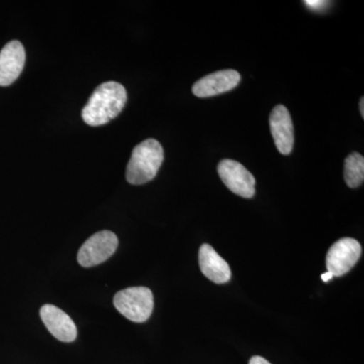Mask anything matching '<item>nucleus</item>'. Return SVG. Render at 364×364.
<instances>
[{
  "label": "nucleus",
  "instance_id": "1",
  "mask_svg": "<svg viewBox=\"0 0 364 364\" xmlns=\"http://www.w3.org/2000/svg\"><path fill=\"white\" fill-rule=\"evenodd\" d=\"M127 90L114 81L97 86L82 109V119L91 127L109 123L123 111L127 102Z\"/></svg>",
  "mask_w": 364,
  "mask_h": 364
},
{
  "label": "nucleus",
  "instance_id": "2",
  "mask_svg": "<svg viewBox=\"0 0 364 364\" xmlns=\"http://www.w3.org/2000/svg\"><path fill=\"white\" fill-rule=\"evenodd\" d=\"M164 160L161 144L148 139L136 145L127 167L126 177L134 186L147 183L155 178Z\"/></svg>",
  "mask_w": 364,
  "mask_h": 364
},
{
  "label": "nucleus",
  "instance_id": "3",
  "mask_svg": "<svg viewBox=\"0 0 364 364\" xmlns=\"http://www.w3.org/2000/svg\"><path fill=\"white\" fill-rule=\"evenodd\" d=\"M114 305L122 315L132 322L144 323L153 312L154 298L148 287H128L114 296Z\"/></svg>",
  "mask_w": 364,
  "mask_h": 364
},
{
  "label": "nucleus",
  "instance_id": "4",
  "mask_svg": "<svg viewBox=\"0 0 364 364\" xmlns=\"http://www.w3.org/2000/svg\"><path fill=\"white\" fill-rule=\"evenodd\" d=\"M119 240L111 231H100L90 237L79 249L77 260L83 267H92L109 259L116 252Z\"/></svg>",
  "mask_w": 364,
  "mask_h": 364
},
{
  "label": "nucleus",
  "instance_id": "5",
  "mask_svg": "<svg viewBox=\"0 0 364 364\" xmlns=\"http://www.w3.org/2000/svg\"><path fill=\"white\" fill-rule=\"evenodd\" d=\"M360 244L355 239L342 238L335 242L326 257V267L333 277H342L350 272L360 258Z\"/></svg>",
  "mask_w": 364,
  "mask_h": 364
},
{
  "label": "nucleus",
  "instance_id": "6",
  "mask_svg": "<svg viewBox=\"0 0 364 364\" xmlns=\"http://www.w3.org/2000/svg\"><path fill=\"white\" fill-rule=\"evenodd\" d=\"M218 173L230 191L244 198L255 195V178L241 163L224 159L218 165Z\"/></svg>",
  "mask_w": 364,
  "mask_h": 364
},
{
  "label": "nucleus",
  "instance_id": "7",
  "mask_svg": "<svg viewBox=\"0 0 364 364\" xmlns=\"http://www.w3.org/2000/svg\"><path fill=\"white\" fill-rule=\"evenodd\" d=\"M269 124L277 150L282 155L291 154L294 144V124L291 114L284 105H277L272 109Z\"/></svg>",
  "mask_w": 364,
  "mask_h": 364
},
{
  "label": "nucleus",
  "instance_id": "8",
  "mask_svg": "<svg viewBox=\"0 0 364 364\" xmlns=\"http://www.w3.org/2000/svg\"><path fill=\"white\" fill-rule=\"evenodd\" d=\"M241 75L239 72L222 70L205 76L193 86V92L198 97H210L234 90L239 85Z\"/></svg>",
  "mask_w": 364,
  "mask_h": 364
},
{
  "label": "nucleus",
  "instance_id": "9",
  "mask_svg": "<svg viewBox=\"0 0 364 364\" xmlns=\"http://www.w3.org/2000/svg\"><path fill=\"white\" fill-rule=\"evenodd\" d=\"M26 63V52L18 41H11L0 51V86L13 85Z\"/></svg>",
  "mask_w": 364,
  "mask_h": 364
},
{
  "label": "nucleus",
  "instance_id": "10",
  "mask_svg": "<svg viewBox=\"0 0 364 364\" xmlns=\"http://www.w3.org/2000/svg\"><path fill=\"white\" fill-rule=\"evenodd\" d=\"M40 316L48 331L60 341L72 342L77 337L73 320L58 306L44 305L41 308Z\"/></svg>",
  "mask_w": 364,
  "mask_h": 364
},
{
  "label": "nucleus",
  "instance_id": "11",
  "mask_svg": "<svg viewBox=\"0 0 364 364\" xmlns=\"http://www.w3.org/2000/svg\"><path fill=\"white\" fill-rule=\"evenodd\" d=\"M198 262L203 275L215 284H226L231 279V269L227 261L208 244H203L200 248Z\"/></svg>",
  "mask_w": 364,
  "mask_h": 364
},
{
  "label": "nucleus",
  "instance_id": "12",
  "mask_svg": "<svg viewBox=\"0 0 364 364\" xmlns=\"http://www.w3.org/2000/svg\"><path fill=\"white\" fill-rule=\"evenodd\" d=\"M344 178L347 186L356 188L363 183L364 158L358 152L351 153L344 163Z\"/></svg>",
  "mask_w": 364,
  "mask_h": 364
},
{
  "label": "nucleus",
  "instance_id": "13",
  "mask_svg": "<svg viewBox=\"0 0 364 364\" xmlns=\"http://www.w3.org/2000/svg\"><path fill=\"white\" fill-rule=\"evenodd\" d=\"M305 4L309 7H311V9H317L318 11V9H322V7H324L327 2L318 1V0H306V1H305Z\"/></svg>",
  "mask_w": 364,
  "mask_h": 364
},
{
  "label": "nucleus",
  "instance_id": "14",
  "mask_svg": "<svg viewBox=\"0 0 364 364\" xmlns=\"http://www.w3.org/2000/svg\"><path fill=\"white\" fill-rule=\"evenodd\" d=\"M249 364H272L267 359L261 358V356H253L249 361Z\"/></svg>",
  "mask_w": 364,
  "mask_h": 364
},
{
  "label": "nucleus",
  "instance_id": "15",
  "mask_svg": "<svg viewBox=\"0 0 364 364\" xmlns=\"http://www.w3.org/2000/svg\"><path fill=\"white\" fill-rule=\"evenodd\" d=\"M333 275L330 272H325L324 274L322 275L323 282H327L329 280H331Z\"/></svg>",
  "mask_w": 364,
  "mask_h": 364
},
{
  "label": "nucleus",
  "instance_id": "16",
  "mask_svg": "<svg viewBox=\"0 0 364 364\" xmlns=\"http://www.w3.org/2000/svg\"><path fill=\"white\" fill-rule=\"evenodd\" d=\"M359 109H360V114L364 117V98L361 97L360 102H359Z\"/></svg>",
  "mask_w": 364,
  "mask_h": 364
}]
</instances>
